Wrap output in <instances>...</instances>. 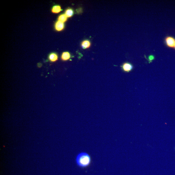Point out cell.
<instances>
[{
    "label": "cell",
    "instance_id": "cell-7",
    "mask_svg": "<svg viewBox=\"0 0 175 175\" xmlns=\"http://www.w3.org/2000/svg\"><path fill=\"white\" fill-rule=\"evenodd\" d=\"M91 45V43L89 40H84L81 43V46L83 49L89 48Z\"/></svg>",
    "mask_w": 175,
    "mask_h": 175
},
{
    "label": "cell",
    "instance_id": "cell-4",
    "mask_svg": "<svg viewBox=\"0 0 175 175\" xmlns=\"http://www.w3.org/2000/svg\"><path fill=\"white\" fill-rule=\"evenodd\" d=\"M65 25L64 23L62 22L58 21L55 22V30L57 31H61L63 30L64 28Z\"/></svg>",
    "mask_w": 175,
    "mask_h": 175
},
{
    "label": "cell",
    "instance_id": "cell-11",
    "mask_svg": "<svg viewBox=\"0 0 175 175\" xmlns=\"http://www.w3.org/2000/svg\"><path fill=\"white\" fill-rule=\"evenodd\" d=\"M155 57L154 55H149L148 57L147 60L149 63H150L152 62L155 59Z\"/></svg>",
    "mask_w": 175,
    "mask_h": 175
},
{
    "label": "cell",
    "instance_id": "cell-5",
    "mask_svg": "<svg viewBox=\"0 0 175 175\" xmlns=\"http://www.w3.org/2000/svg\"><path fill=\"white\" fill-rule=\"evenodd\" d=\"M71 57L70 53L68 52H64L62 54L61 56V59L63 61H66L70 59Z\"/></svg>",
    "mask_w": 175,
    "mask_h": 175
},
{
    "label": "cell",
    "instance_id": "cell-12",
    "mask_svg": "<svg viewBox=\"0 0 175 175\" xmlns=\"http://www.w3.org/2000/svg\"><path fill=\"white\" fill-rule=\"evenodd\" d=\"M174 49L175 50V44L174 46Z\"/></svg>",
    "mask_w": 175,
    "mask_h": 175
},
{
    "label": "cell",
    "instance_id": "cell-10",
    "mask_svg": "<svg viewBox=\"0 0 175 175\" xmlns=\"http://www.w3.org/2000/svg\"><path fill=\"white\" fill-rule=\"evenodd\" d=\"M67 19H68V17L65 15V14H62L59 16L58 20L64 23L67 21Z\"/></svg>",
    "mask_w": 175,
    "mask_h": 175
},
{
    "label": "cell",
    "instance_id": "cell-1",
    "mask_svg": "<svg viewBox=\"0 0 175 175\" xmlns=\"http://www.w3.org/2000/svg\"><path fill=\"white\" fill-rule=\"evenodd\" d=\"M76 161L77 165L79 167L85 168L90 165L91 159L88 154L85 152H82L77 155Z\"/></svg>",
    "mask_w": 175,
    "mask_h": 175
},
{
    "label": "cell",
    "instance_id": "cell-8",
    "mask_svg": "<svg viewBox=\"0 0 175 175\" xmlns=\"http://www.w3.org/2000/svg\"><path fill=\"white\" fill-rule=\"evenodd\" d=\"M52 12L55 13H58L62 11L61 7L58 5H55L53 6L51 10Z\"/></svg>",
    "mask_w": 175,
    "mask_h": 175
},
{
    "label": "cell",
    "instance_id": "cell-6",
    "mask_svg": "<svg viewBox=\"0 0 175 175\" xmlns=\"http://www.w3.org/2000/svg\"><path fill=\"white\" fill-rule=\"evenodd\" d=\"M48 59L51 62H56L58 60V56L56 53H51L49 55Z\"/></svg>",
    "mask_w": 175,
    "mask_h": 175
},
{
    "label": "cell",
    "instance_id": "cell-9",
    "mask_svg": "<svg viewBox=\"0 0 175 175\" xmlns=\"http://www.w3.org/2000/svg\"><path fill=\"white\" fill-rule=\"evenodd\" d=\"M74 14V11L73 9L69 8L66 10L65 14L68 18H70L73 16Z\"/></svg>",
    "mask_w": 175,
    "mask_h": 175
},
{
    "label": "cell",
    "instance_id": "cell-3",
    "mask_svg": "<svg viewBox=\"0 0 175 175\" xmlns=\"http://www.w3.org/2000/svg\"><path fill=\"white\" fill-rule=\"evenodd\" d=\"M121 69L124 72L129 73L132 71L134 68L133 65L129 62H126L123 64L121 66Z\"/></svg>",
    "mask_w": 175,
    "mask_h": 175
},
{
    "label": "cell",
    "instance_id": "cell-2",
    "mask_svg": "<svg viewBox=\"0 0 175 175\" xmlns=\"http://www.w3.org/2000/svg\"><path fill=\"white\" fill-rule=\"evenodd\" d=\"M164 42L167 47L174 48L175 44V38L171 36H167L165 38Z\"/></svg>",
    "mask_w": 175,
    "mask_h": 175
}]
</instances>
